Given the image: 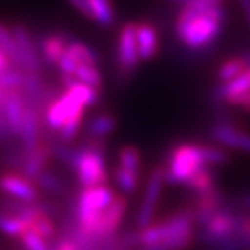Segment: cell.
Returning <instances> with one entry per match:
<instances>
[{
    "mask_svg": "<svg viewBox=\"0 0 250 250\" xmlns=\"http://www.w3.org/2000/svg\"><path fill=\"white\" fill-rule=\"evenodd\" d=\"M83 118H84V110L83 112H79L76 115L71 116L65 124L63 127L61 128V131L58 133L59 134V139L63 144H71V142L74 140V137L77 136L80 127H82V122H83Z\"/></svg>",
    "mask_w": 250,
    "mask_h": 250,
    "instance_id": "d6a6232c",
    "label": "cell"
},
{
    "mask_svg": "<svg viewBox=\"0 0 250 250\" xmlns=\"http://www.w3.org/2000/svg\"><path fill=\"white\" fill-rule=\"evenodd\" d=\"M0 191L8 198L21 202L33 204L40 201L38 186L20 172H5L0 175Z\"/></svg>",
    "mask_w": 250,
    "mask_h": 250,
    "instance_id": "8fae6325",
    "label": "cell"
},
{
    "mask_svg": "<svg viewBox=\"0 0 250 250\" xmlns=\"http://www.w3.org/2000/svg\"><path fill=\"white\" fill-rule=\"evenodd\" d=\"M42 113L35 107L32 103L27 101L26 112L23 118V125L20 131V142L21 148L26 152H30L41 144V125H42Z\"/></svg>",
    "mask_w": 250,
    "mask_h": 250,
    "instance_id": "4fadbf2b",
    "label": "cell"
},
{
    "mask_svg": "<svg viewBox=\"0 0 250 250\" xmlns=\"http://www.w3.org/2000/svg\"><path fill=\"white\" fill-rule=\"evenodd\" d=\"M20 243L23 246V250H51L50 241L44 240L41 235H38L37 232L27 230L24 235H21Z\"/></svg>",
    "mask_w": 250,
    "mask_h": 250,
    "instance_id": "e575fe53",
    "label": "cell"
},
{
    "mask_svg": "<svg viewBox=\"0 0 250 250\" xmlns=\"http://www.w3.org/2000/svg\"><path fill=\"white\" fill-rule=\"evenodd\" d=\"M136 38H137L140 61L142 62L152 61L160 51V38L157 29L148 21H140L136 24Z\"/></svg>",
    "mask_w": 250,
    "mask_h": 250,
    "instance_id": "e0dca14e",
    "label": "cell"
},
{
    "mask_svg": "<svg viewBox=\"0 0 250 250\" xmlns=\"http://www.w3.org/2000/svg\"><path fill=\"white\" fill-rule=\"evenodd\" d=\"M83 110H86V105L77 98V95L71 89H65V92L58 94V97L47 105L42 119L51 131L59 133L63 124L71 116Z\"/></svg>",
    "mask_w": 250,
    "mask_h": 250,
    "instance_id": "52a82bcc",
    "label": "cell"
},
{
    "mask_svg": "<svg viewBox=\"0 0 250 250\" xmlns=\"http://www.w3.org/2000/svg\"><path fill=\"white\" fill-rule=\"evenodd\" d=\"M30 230L37 232L38 235H41L44 240L47 241H53L56 238V225L53 222V219L48 216V214H40L38 217H35L30 222Z\"/></svg>",
    "mask_w": 250,
    "mask_h": 250,
    "instance_id": "f1b7e54d",
    "label": "cell"
},
{
    "mask_svg": "<svg viewBox=\"0 0 250 250\" xmlns=\"http://www.w3.org/2000/svg\"><path fill=\"white\" fill-rule=\"evenodd\" d=\"M163 184H165L163 166H157L149 173V180L144 193V198H142L139 209H137V216H136L137 229L148 228L154 223V217L157 212V205L160 202V196H162Z\"/></svg>",
    "mask_w": 250,
    "mask_h": 250,
    "instance_id": "ba28073f",
    "label": "cell"
},
{
    "mask_svg": "<svg viewBox=\"0 0 250 250\" xmlns=\"http://www.w3.org/2000/svg\"><path fill=\"white\" fill-rule=\"evenodd\" d=\"M11 32L14 35V40L19 44L21 61H23V71L26 73H41L42 66V58L40 55V48L35 44L30 32L26 26L17 23L11 27Z\"/></svg>",
    "mask_w": 250,
    "mask_h": 250,
    "instance_id": "7c38bea8",
    "label": "cell"
},
{
    "mask_svg": "<svg viewBox=\"0 0 250 250\" xmlns=\"http://www.w3.org/2000/svg\"><path fill=\"white\" fill-rule=\"evenodd\" d=\"M27 100L21 91H6L2 110L5 115V119L8 122L9 133L12 137H19L23 125V118L26 112Z\"/></svg>",
    "mask_w": 250,
    "mask_h": 250,
    "instance_id": "5bb4252c",
    "label": "cell"
},
{
    "mask_svg": "<svg viewBox=\"0 0 250 250\" xmlns=\"http://www.w3.org/2000/svg\"><path fill=\"white\" fill-rule=\"evenodd\" d=\"M237 2H238V5L241 6L243 12H244V15H246V20H247V23H249V26H250V0H237Z\"/></svg>",
    "mask_w": 250,
    "mask_h": 250,
    "instance_id": "60d3db41",
    "label": "cell"
},
{
    "mask_svg": "<svg viewBox=\"0 0 250 250\" xmlns=\"http://www.w3.org/2000/svg\"><path fill=\"white\" fill-rule=\"evenodd\" d=\"M226 20L223 6H181L173 24L175 37L186 48L204 51L211 48L222 35Z\"/></svg>",
    "mask_w": 250,
    "mask_h": 250,
    "instance_id": "6da1fadb",
    "label": "cell"
},
{
    "mask_svg": "<svg viewBox=\"0 0 250 250\" xmlns=\"http://www.w3.org/2000/svg\"><path fill=\"white\" fill-rule=\"evenodd\" d=\"M137 249L142 246H149L158 241L193 237L196 238V214L194 208L188 207L178 211L165 220L154 222L151 226L137 229Z\"/></svg>",
    "mask_w": 250,
    "mask_h": 250,
    "instance_id": "3957f363",
    "label": "cell"
},
{
    "mask_svg": "<svg viewBox=\"0 0 250 250\" xmlns=\"http://www.w3.org/2000/svg\"><path fill=\"white\" fill-rule=\"evenodd\" d=\"M136 24L133 21L125 23L118 35L116 41V73L119 82H128L134 76L142 62L139 58L137 38H136Z\"/></svg>",
    "mask_w": 250,
    "mask_h": 250,
    "instance_id": "8992f818",
    "label": "cell"
},
{
    "mask_svg": "<svg viewBox=\"0 0 250 250\" xmlns=\"http://www.w3.org/2000/svg\"><path fill=\"white\" fill-rule=\"evenodd\" d=\"M51 158H53L51 144H47V142L42 140L33 151H30V152L24 151L23 162L20 165V169L17 172L23 173L24 176L29 178V180L35 181V178H37L41 172L45 170V167L48 166Z\"/></svg>",
    "mask_w": 250,
    "mask_h": 250,
    "instance_id": "9a60e30c",
    "label": "cell"
},
{
    "mask_svg": "<svg viewBox=\"0 0 250 250\" xmlns=\"http://www.w3.org/2000/svg\"><path fill=\"white\" fill-rule=\"evenodd\" d=\"M122 169L127 170H133V172H139L142 170V157H140V151L133 146V145H125L119 149L118 154V165Z\"/></svg>",
    "mask_w": 250,
    "mask_h": 250,
    "instance_id": "83f0119b",
    "label": "cell"
},
{
    "mask_svg": "<svg viewBox=\"0 0 250 250\" xmlns=\"http://www.w3.org/2000/svg\"><path fill=\"white\" fill-rule=\"evenodd\" d=\"M201 152L204 157V162L208 166H219V165H225L230 160V155L228 151H225L222 146H214V145H205L201 144Z\"/></svg>",
    "mask_w": 250,
    "mask_h": 250,
    "instance_id": "1f68e13d",
    "label": "cell"
},
{
    "mask_svg": "<svg viewBox=\"0 0 250 250\" xmlns=\"http://www.w3.org/2000/svg\"><path fill=\"white\" fill-rule=\"evenodd\" d=\"M113 175H115V183L124 196H130V194L136 193V190L140 184V173L139 172L127 170V169H122V167L116 166Z\"/></svg>",
    "mask_w": 250,
    "mask_h": 250,
    "instance_id": "484cf974",
    "label": "cell"
},
{
    "mask_svg": "<svg viewBox=\"0 0 250 250\" xmlns=\"http://www.w3.org/2000/svg\"><path fill=\"white\" fill-rule=\"evenodd\" d=\"M234 208H237L238 211H246V212H250V191L249 193H244L241 196L234 201V204H230Z\"/></svg>",
    "mask_w": 250,
    "mask_h": 250,
    "instance_id": "f35d334b",
    "label": "cell"
},
{
    "mask_svg": "<svg viewBox=\"0 0 250 250\" xmlns=\"http://www.w3.org/2000/svg\"><path fill=\"white\" fill-rule=\"evenodd\" d=\"M92 11V21L103 29H109L116 23V9L113 0H89Z\"/></svg>",
    "mask_w": 250,
    "mask_h": 250,
    "instance_id": "ffe728a7",
    "label": "cell"
},
{
    "mask_svg": "<svg viewBox=\"0 0 250 250\" xmlns=\"http://www.w3.org/2000/svg\"><path fill=\"white\" fill-rule=\"evenodd\" d=\"M51 250H83L82 244L69 234V232H63L62 235L56 237L50 243Z\"/></svg>",
    "mask_w": 250,
    "mask_h": 250,
    "instance_id": "d590c367",
    "label": "cell"
},
{
    "mask_svg": "<svg viewBox=\"0 0 250 250\" xmlns=\"http://www.w3.org/2000/svg\"><path fill=\"white\" fill-rule=\"evenodd\" d=\"M186 3H187V2H186Z\"/></svg>",
    "mask_w": 250,
    "mask_h": 250,
    "instance_id": "f6af8a7d",
    "label": "cell"
},
{
    "mask_svg": "<svg viewBox=\"0 0 250 250\" xmlns=\"http://www.w3.org/2000/svg\"><path fill=\"white\" fill-rule=\"evenodd\" d=\"M68 3L83 17L92 20V11H91V5H89V0H68Z\"/></svg>",
    "mask_w": 250,
    "mask_h": 250,
    "instance_id": "74e56055",
    "label": "cell"
},
{
    "mask_svg": "<svg viewBox=\"0 0 250 250\" xmlns=\"http://www.w3.org/2000/svg\"><path fill=\"white\" fill-rule=\"evenodd\" d=\"M127 208H128V202L125 199V196L116 194L115 201L109 205V208H107L101 216L98 230L95 235L97 244L103 246V244H107V243L113 241L115 238H118V230L122 225Z\"/></svg>",
    "mask_w": 250,
    "mask_h": 250,
    "instance_id": "30bf717a",
    "label": "cell"
},
{
    "mask_svg": "<svg viewBox=\"0 0 250 250\" xmlns=\"http://www.w3.org/2000/svg\"><path fill=\"white\" fill-rule=\"evenodd\" d=\"M26 71L12 66L0 74V86L5 91H21L26 82Z\"/></svg>",
    "mask_w": 250,
    "mask_h": 250,
    "instance_id": "4dcf8cb0",
    "label": "cell"
},
{
    "mask_svg": "<svg viewBox=\"0 0 250 250\" xmlns=\"http://www.w3.org/2000/svg\"><path fill=\"white\" fill-rule=\"evenodd\" d=\"M238 107H240V109H243L246 113H250V91L243 97V100L240 101Z\"/></svg>",
    "mask_w": 250,
    "mask_h": 250,
    "instance_id": "b9f144b4",
    "label": "cell"
},
{
    "mask_svg": "<svg viewBox=\"0 0 250 250\" xmlns=\"http://www.w3.org/2000/svg\"><path fill=\"white\" fill-rule=\"evenodd\" d=\"M166 2H169L172 5H178V6H184L187 0H166Z\"/></svg>",
    "mask_w": 250,
    "mask_h": 250,
    "instance_id": "7bdbcfd3",
    "label": "cell"
},
{
    "mask_svg": "<svg viewBox=\"0 0 250 250\" xmlns=\"http://www.w3.org/2000/svg\"><path fill=\"white\" fill-rule=\"evenodd\" d=\"M9 137H12V136L9 133V127H8V122L5 119L3 110H2V107H0V140H6Z\"/></svg>",
    "mask_w": 250,
    "mask_h": 250,
    "instance_id": "ab89813d",
    "label": "cell"
},
{
    "mask_svg": "<svg viewBox=\"0 0 250 250\" xmlns=\"http://www.w3.org/2000/svg\"><path fill=\"white\" fill-rule=\"evenodd\" d=\"M249 68L250 66L246 61V58L241 55V56H235V58H229L225 62H222L216 76H217L219 83H225V82H229L232 79L241 76Z\"/></svg>",
    "mask_w": 250,
    "mask_h": 250,
    "instance_id": "cb8c5ba5",
    "label": "cell"
},
{
    "mask_svg": "<svg viewBox=\"0 0 250 250\" xmlns=\"http://www.w3.org/2000/svg\"><path fill=\"white\" fill-rule=\"evenodd\" d=\"M35 184L38 186L40 190H44L50 194H56V196L65 193V188H66L62 178L58 173L47 170V169L35 178Z\"/></svg>",
    "mask_w": 250,
    "mask_h": 250,
    "instance_id": "4316f807",
    "label": "cell"
},
{
    "mask_svg": "<svg viewBox=\"0 0 250 250\" xmlns=\"http://www.w3.org/2000/svg\"><path fill=\"white\" fill-rule=\"evenodd\" d=\"M186 187L194 193V196H201L212 188H216V173H214L211 166L202 167L199 172H196L191 180L186 184Z\"/></svg>",
    "mask_w": 250,
    "mask_h": 250,
    "instance_id": "44dd1931",
    "label": "cell"
},
{
    "mask_svg": "<svg viewBox=\"0 0 250 250\" xmlns=\"http://www.w3.org/2000/svg\"><path fill=\"white\" fill-rule=\"evenodd\" d=\"M194 238L193 237H183V238H172V240H165L158 241L149 246H142L137 250H184L193 244Z\"/></svg>",
    "mask_w": 250,
    "mask_h": 250,
    "instance_id": "836d02e7",
    "label": "cell"
},
{
    "mask_svg": "<svg viewBox=\"0 0 250 250\" xmlns=\"http://www.w3.org/2000/svg\"><path fill=\"white\" fill-rule=\"evenodd\" d=\"M65 55L73 61L77 66L79 65H95L98 66V55L97 53L83 42L80 41H71Z\"/></svg>",
    "mask_w": 250,
    "mask_h": 250,
    "instance_id": "7402d4cb",
    "label": "cell"
},
{
    "mask_svg": "<svg viewBox=\"0 0 250 250\" xmlns=\"http://www.w3.org/2000/svg\"><path fill=\"white\" fill-rule=\"evenodd\" d=\"M209 136L219 146L250 154V133L228 119H219L209 127Z\"/></svg>",
    "mask_w": 250,
    "mask_h": 250,
    "instance_id": "9c48e42d",
    "label": "cell"
},
{
    "mask_svg": "<svg viewBox=\"0 0 250 250\" xmlns=\"http://www.w3.org/2000/svg\"><path fill=\"white\" fill-rule=\"evenodd\" d=\"M241 214V211L234 208L230 204H226L201 228L196 237L202 244L212 247L222 240L238 235Z\"/></svg>",
    "mask_w": 250,
    "mask_h": 250,
    "instance_id": "5b68a950",
    "label": "cell"
},
{
    "mask_svg": "<svg viewBox=\"0 0 250 250\" xmlns=\"http://www.w3.org/2000/svg\"><path fill=\"white\" fill-rule=\"evenodd\" d=\"M5 95H6V91H5V89H3L2 86H0V107H2V104H3Z\"/></svg>",
    "mask_w": 250,
    "mask_h": 250,
    "instance_id": "ee69618b",
    "label": "cell"
},
{
    "mask_svg": "<svg viewBox=\"0 0 250 250\" xmlns=\"http://www.w3.org/2000/svg\"><path fill=\"white\" fill-rule=\"evenodd\" d=\"M69 42V38L63 33H50L41 40L40 55L47 63L58 65V62L63 56V53L66 51Z\"/></svg>",
    "mask_w": 250,
    "mask_h": 250,
    "instance_id": "ac0fdd59",
    "label": "cell"
},
{
    "mask_svg": "<svg viewBox=\"0 0 250 250\" xmlns=\"http://www.w3.org/2000/svg\"><path fill=\"white\" fill-rule=\"evenodd\" d=\"M205 166L208 165L204 162L201 144L180 142L170 148L166 165L163 166L165 183L172 186H186L191 176Z\"/></svg>",
    "mask_w": 250,
    "mask_h": 250,
    "instance_id": "277c9868",
    "label": "cell"
},
{
    "mask_svg": "<svg viewBox=\"0 0 250 250\" xmlns=\"http://www.w3.org/2000/svg\"><path fill=\"white\" fill-rule=\"evenodd\" d=\"M29 228H30V223L27 220L0 211V232L5 234L6 237L20 240L21 235H24L29 230Z\"/></svg>",
    "mask_w": 250,
    "mask_h": 250,
    "instance_id": "d4e9b609",
    "label": "cell"
},
{
    "mask_svg": "<svg viewBox=\"0 0 250 250\" xmlns=\"http://www.w3.org/2000/svg\"><path fill=\"white\" fill-rule=\"evenodd\" d=\"M74 77L80 82L84 83L87 86H91L97 91H100L101 86H103V77L98 66L95 65H79L76 69V74Z\"/></svg>",
    "mask_w": 250,
    "mask_h": 250,
    "instance_id": "f546056e",
    "label": "cell"
},
{
    "mask_svg": "<svg viewBox=\"0 0 250 250\" xmlns=\"http://www.w3.org/2000/svg\"><path fill=\"white\" fill-rule=\"evenodd\" d=\"M0 50L5 51V55L9 58L14 68H19L23 71V61L19 44L14 40L11 29H8L5 24H0Z\"/></svg>",
    "mask_w": 250,
    "mask_h": 250,
    "instance_id": "603a6c76",
    "label": "cell"
},
{
    "mask_svg": "<svg viewBox=\"0 0 250 250\" xmlns=\"http://www.w3.org/2000/svg\"><path fill=\"white\" fill-rule=\"evenodd\" d=\"M118 128V118L112 113H100L92 119H89L86 125V136L91 139H103L105 140L110 134H113Z\"/></svg>",
    "mask_w": 250,
    "mask_h": 250,
    "instance_id": "d6986e66",
    "label": "cell"
},
{
    "mask_svg": "<svg viewBox=\"0 0 250 250\" xmlns=\"http://www.w3.org/2000/svg\"><path fill=\"white\" fill-rule=\"evenodd\" d=\"M238 237H240L244 249L246 250H250V212H243L241 214Z\"/></svg>",
    "mask_w": 250,
    "mask_h": 250,
    "instance_id": "8d00e7d4",
    "label": "cell"
},
{
    "mask_svg": "<svg viewBox=\"0 0 250 250\" xmlns=\"http://www.w3.org/2000/svg\"><path fill=\"white\" fill-rule=\"evenodd\" d=\"M226 204L228 202L225 199L223 193L217 187L201 196H196V202L193 205L194 214H196V225L202 228L214 214L220 211Z\"/></svg>",
    "mask_w": 250,
    "mask_h": 250,
    "instance_id": "2e32d148",
    "label": "cell"
},
{
    "mask_svg": "<svg viewBox=\"0 0 250 250\" xmlns=\"http://www.w3.org/2000/svg\"><path fill=\"white\" fill-rule=\"evenodd\" d=\"M107 140L91 139L80 146H76L74 162L71 165V170L74 172L76 180L82 188L105 186L109 181V169L105 162Z\"/></svg>",
    "mask_w": 250,
    "mask_h": 250,
    "instance_id": "7a4b0ae2",
    "label": "cell"
}]
</instances>
